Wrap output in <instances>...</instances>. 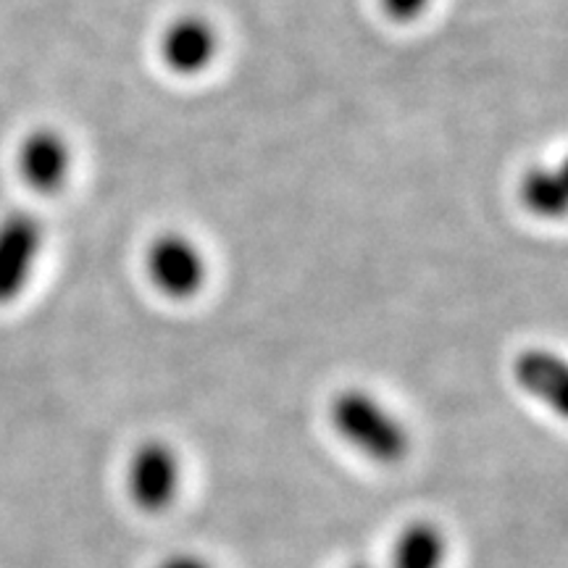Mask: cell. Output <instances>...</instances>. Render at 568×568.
<instances>
[{
	"label": "cell",
	"mask_w": 568,
	"mask_h": 568,
	"mask_svg": "<svg viewBox=\"0 0 568 568\" xmlns=\"http://www.w3.org/2000/svg\"><path fill=\"white\" fill-rule=\"evenodd\" d=\"M222 51V34L203 13H182L159 34L161 63L176 77H197L209 71Z\"/></svg>",
	"instance_id": "5"
},
{
	"label": "cell",
	"mask_w": 568,
	"mask_h": 568,
	"mask_svg": "<svg viewBox=\"0 0 568 568\" xmlns=\"http://www.w3.org/2000/svg\"><path fill=\"white\" fill-rule=\"evenodd\" d=\"M450 558V539L437 521L414 518L403 524L389 545L387 568H445Z\"/></svg>",
	"instance_id": "8"
},
{
	"label": "cell",
	"mask_w": 568,
	"mask_h": 568,
	"mask_svg": "<svg viewBox=\"0 0 568 568\" xmlns=\"http://www.w3.org/2000/svg\"><path fill=\"white\" fill-rule=\"evenodd\" d=\"M184 466L166 439H145L132 450L124 471V489L142 514H163L182 493Z\"/></svg>",
	"instance_id": "2"
},
{
	"label": "cell",
	"mask_w": 568,
	"mask_h": 568,
	"mask_svg": "<svg viewBox=\"0 0 568 568\" xmlns=\"http://www.w3.org/2000/svg\"><path fill=\"white\" fill-rule=\"evenodd\" d=\"M347 568H374L372 564H351Z\"/></svg>",
	"instance_id": "12"
},
{
	"label": "cell",
	"mask_w": 568,
	"mask_h": 568,
	"mask_svg": "<svg viewBox=\"0 0 568 568\" xmlns=\"http://www.w3.org/2000/svg\"><path fill=\"white\" fill-rule=\"evenodd\" d=\"M432 0H379L382 11L387 13L389 19L397 21V24H410L422 13L429 9Z\"/></svg>",
	"instance_id": "10"
},
{
	"label": "cell",
	"mask_w": 568,
	"mask_h": 568,
	"mask_svg": "<svg viewBox=\"0 0 568 568\" xmlns=\"http://www.w3.org/2000/svg\"><path fill=\"white\" fill-rule=\"evenodd\" d=\"M155 568H216V566H213L205 556H201V552L182 550V552H172V556H166Z\"/></svg>",
	"instance_id": "11"
},
{
	"label": "cell",
	"mask_w": 568,
	"mask_h": 568,
	"mask_svg": "<svg viewBox=\"0 0 568 568\" xmlns=\"http://www.w3.org/2000/svg\"><path fill=\"white\" fill-rule=\"evenodd\" d=\"M19 176L34 193L53 195L69 182L71 166H74V153H71L69 140L59 130L42 126L24 138L17 155Z\"/></svg>",
	"instance_id": "6"
},
{
	"label": "cell",
	"mask_w": 568,
	"mask_h": 568,
	"mask_svg": "<svg viewBox=\"0 0 568 568\" xmlns=\"http://www.w3.org/2000/svg\"><path fill=\"white\" fill-rule=\"evenodd\" d=\"M564 166H531L518 182V201L531 216L560 219L566 213Z\"/></svg>",
	"instance_id": "9"
},
{
	"label": "cell",
	"mask_w": 568,
	"mask_h": 568,
	"mask_svg": "<svg viewBox=\"0 0 568 568\" xmlns=\"http://www.w3.org/2000/svg\"><path fill=\"white\" fill-rule=\"evenodd\" d=\"M45 226L30 211H13L0 219V305L13 303L32 282Z\"/></svg>",
	"instance_id": "4"
},
{
	"label": "cell",
	"mask_w": 568,
	"mask_h": 568,
	"mask_svg": "<svg viewBox=\"0 0 568 568\" xmlns=\"http://www.w3.org/2000/svg\"><path fill=\"white\" fill-rule=\"evenodd\" d=\"M326 422L351 450L376 466H397L414 447L406 418L366 387H343L332 395Z\"/></svg>",
	"instance_id": "1"
},
{
	"label": "cell",
	"mask_w": 568,
	"mask_h": 568,
	"mask_svg": "<svg viewBox=\"0 0 568 568\" xmlns=\"http://www.w3.org/2000/svg\"><path fill=\"white\" fill-rule=\"evenodd\" d=\"M514 379L537 403L556 408L558 414L566 410L568 368L558 353L548 351V347H527L516 355Z\"/></svg>",
	"instance_id": "7"
},
{
	"label": "cell",
	"mask_w": 568,
	"mask_h": 568,
	"mask_svg": "<svg viewBox=\"0 0 568 568\" xmlns=\"http://www.w3.org/2000/svg\"><path fill=\"white\" fill-rule=\"evenodd\" d=\"M145 274L169 301H190L209 282V261L193 237L180 232L159 234L145 253Z\"/></svg>",
	"instance_id": "3"
}]
</instances>
